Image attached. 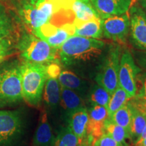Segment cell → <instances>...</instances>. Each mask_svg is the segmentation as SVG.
<instances>
[{
	"mask_svg": "<svg viewBox=\"0 0 146 146\" xmlns=\"http://www.w3.org/2000/svg\"><path fill=\"white\" fill-rule=\"evenodd\" d=\"M35 36L46 41L51 47L58 49L71 36L74 35L73 23L56 25L49 22L33 31Z\"/></svg>",
	"mask_w": 146,
	"mask_h": 146,
	"instance_id": "cell-7",
	"label": "cell"
},
{
	"mask_svg": "<svg viewBox=\"0 0 146 146\" xmlns=\"http://www.w3.org/2000/svg\"><path fill=\"white\" fill-rule=\"evenodd\" d=\"M129 100H131V98H129L127 93L120 85H118L117 89L111 95L110 99L107 106L109 118L118 109L125 105Z\"/></svg>",
	"mask_w": 146,
	"mask_h": 146,
	"instance_id": "cell-21",
	"label": "cell"
},
{
	"mask_svg": "<svg viewBox=\"0 0 146 146\" xmlns=\"http://www.w3.org/2000/svg\"><path fill=\"white\" fill-rule=\"evenodd\" d=\"M131 106L132 110V118H131L129 133H130V137H132L136 141L141 134L146 124V115L131 105Z\"/></svg>",
	"mask_w": 146,
	"mask_h": 146,
	"instance_id": "cell-24",
	"label": "cell"
},
{
	"mask_svg": "<svg viewBox=\"0 0 146 146\" xmlns=\"http://www.w3.org/2000/svg\"><path fill=\"white\" fill-rule=\"evenodd\" d=\"M91 4L101 18L128 12L133 0H91Z\"/></svg>",
	"mask_w": 146,
	"mask_h": 146,
	"instance_id": "cell-13",
	"label": "cell"
},
{
	"mask_svg": "<svg viewBox=\"0 0 146 146\" xmlns=\"http://www.w3.org/2000/svg\"><path fill=\"white\" fill-rule=\"evenodd\" d=\"M135 97L138 98V99L143 100V101L146 102V75L145 76V78H144L143 85H142L141 90L139 92V94L137 95H136Z\"/></svg>",
	"mask_w": 146,
	"mask_h": 146,
	"instance_id": "cell-31",
	"label": "cell"
},
{
	"mask_svg": "<svg viewBox=\"0 0 146 146\" xmlns=\"http://www.w3.org/2000/svg\"><path fill=\"white\" fill-rule=\"evenodd\" d=\"M131 99H132V101L129 102V103L132 106L135 108L136 109H137L140 112H143V114L146 115V102L138 99L135 97L131 98Z\"/></svg>",
	"mask_w": 146,
	"mask_h": 146,
	"instance_id": "cell-30",
	"label": "cell"
},
{
	"mask_svg": "<svg viewBox=\"0 0 146 146\" xmlns=\"http://www.w3.org/2000/svg\"><path fill=\"white\" fill-rule=\"evenodd\" d=\"M60 104L67 115L85 108L83 98L76 91L60 87Z\"/></svg>",
	"mask_w": 146,
	"mask_h": 146,
	"instance_id": "cell-17",
	"label": "cell"
},
{
	"mask_svg": "<svg viewBox=\"0 0 146 146\" xmlns=\"http://www.w3.org/2000/svg\"><path fill=\"white\" fill-rule=\"evenodd\" d=\"M14 31V27L11 19L3 7L0 4V43L10 41V37Z\"/></svg>",
	"mask_w": 146,
	"mask_h": 146,
	"instance_id": "cell-27",
	"label": "cell"
},
{
	"mask_svg": "<svg viewBox=\"0 0 146 146\" xmlns=\"http://www.w3.org/2000/svg\"><path fill=\"white\" fill-rule=\"evenodd\" d=\"M60 87H64L82 94L86 90V83H84L78 76L70 70H62L58 76Z\"/></svg>",
	"mask_w": 146,
	"mask_h": 146,
	"instance_id": "cell-20",
	"label": "cell"
},
{
	"mask_svg": "<svg viewBox=\"0 0 146 146\" xmlns=\"http://www.w3.org/2000/svg\"><path fill=\"white\" fill-rule=\"evenodd\" d=\"M70 8L74 14V21L84 22L100 17L91 3H85L80 0H72Z\"/></svg>",
	"mask_w": 146,
	"mask_h": 146,
	"instance_id": "cell-19",
	"label": "cell"
},
{
	"mask_svg": "<svg viewBox=\"0 0 146 146\" xmlns=\"http://www.w3.org/2000/svg\"><path fill=\"white\" fill-rule=\"evenodd\" d=\"M89 122L88 110L85 108L77 110L69 115L68 127L81 143L87 135V125Z\"/></svg>",
	"mask_w": 146,
	"mask_h": 146,
	"instance_id": "cell-15",
	"label": "cell"
},
{
	"mask_svg": "<svg viewBox=\"0 0 146 146\" xmlns=\"http://www.w3.org/2000/svg\"><path fill=\"white\" fill-rule=\"evenodd\" d=\"M105 45L103 41L78 35L70 36L58 50L60 60L64 64L87 61L102 54Z\"/></svg>",
	"mask_w": 146,
	"mask_h": 146,
	"instance_id": "cell-1",
	"label": "cell"
},
{
	"mask_svg": "<svg viewBox=\"0 0 146 146\" xmlns=\"http://www.w3.org/2000/svg\"><path fill=\"white\" fill-rule=\"evenodd\" d=\"M42 98L50 108L54 109L60 104V85L58 78L48 77L45 82Z\"/></svg>",
	"mask_w": 146,
	"mask_h": 146,
	"instance_id": "cell-18",
	"label": "cell"
},
{
	"mask_svg": "<svg viewBox=\"0 0 146 146\" xmlns=\"http://www.w3.org/2000/svg\"><path fill=\"white\" fill-rule=\"evenodd\" d=\"M94 146H123L108 135L104 133L94 141Z\"/></svg>",
	"mask_w": 146,
	"mask_h": 146,
	"instance_id": "cell-28",
	"label": "cell"
},
{
	"mask_svg": "<svg viewBox=\"0 0 146 146\" xmlns=\"http://www.w3.org/2000/svg\"><path fill=\"white\" fill-rule=\"evenodd\" d=\"M131 118H132V110L131 105L129 104V102H127L125 105L115 112L109 119L116 125L125 128L129 133Z\"/></svg>",
	"mask_w": 146,
	"mask_h": 146,
	"instance_id": "cell-22",
	"label": "cell"
},
{
	"mask_svg": "<svg viewBox=\"0 0 146 146\" xmlns=\"http://www.w3.org/2000/svg\"><path fill=\"white\" fill-rule=\"evenodd\" d=\"M103 35L118 43L125 42L130 30L129 14L110 16L102 18Z\"/></svg>",
	"mask_w": 146,
	"mask_h": 146,
	"instance_id": "cell-10",
	"label": "cell"
},
{
	"mask_svg": "<svg viewBox=\"0 0 146 146\" xmlns=\"http://www.w3.org/2000/svg\"><path fill=\"white\" fill-rule=\"evenodd\" d=\"M89 122L87 135L95 140L104 133L105 124L109 118L107 108L102 106H92L88 110Z\"/></svg>",
	"mask_w": 146,
	"mask_h": 146,
	"instance_id": "cell-12",
	"label": "cell"
},
{
	"mask_svg": "<svg viewBox=\"0 0 146 146\" xmlns=\"http://www.w3.org/2000/svg\"><path fill=\"white\" fill-rule=\"evenodd\" d=\"M134 146H146V138L141 140V141L135 142Z\"/></svg>",
	"mask_w": 146,
	"mask_h": 146,
	"instance_id": "cell-33",
	"label": "cell"
},
{
	"mask_svg": "<svg viewBox=\"0 0 146 146\" xmlns=\"http://www.w3.org/2000/svg\"><path fill=\"white\" fill-rule=\"evenodd\" d=\"M129 11L133 43L140 50L146 51V14L136 5H131Z\"/></svg>",
	"mask_w": 146,
	"mask_h": 146,
	"instance_id": "cell-11",
	"label": "cell"
},
{
	"mask_svg": "<svg viewBox=\"0 0 146 146\" xmlns=\"http://www.w3.org/2000/svg\"><path fill=\"white\" fill-rule=\"evenodd\" d=\"M139 68L135 64L130 52L126 51L120 59L118 69V84L125 90L129 98L137 95V76Z\"/></svg>",
	"mask_w": 146,
	"mask_h": 146,
	"instance_id": "cell-8",
	"label": "cell"
},
{
	"mask_svg": "<svg viewBox=\"0 0 146 146\" xmlns=\"http://www.w3.org/2000/svg\"><path fill=\"white\" fill-rule=\"evenodd\" d=\"M81 141L70 127L63 128L55 138L53 146H80Z\"/></svg>",
	"mask_w": 146,
	"mask_h": 146,
	"instance_id": "cell-25",
	"label": "cell"
},
{
	"mask_svg": "<svg viewBox=\"0 0 146 146\" xmlns=\"http://www.w3.org/2000/svg\"><path fill=\"white\" fill-rule=\"evenodd\" d=\"M111 95L106 89L98 84L91 89L89 94V100L92 106H102L107 108L108 104L110 99Z\"/></svg>",
	"mask_w": 146,
	"mask_h": 146,
	"instance_id": "cell-26",
	"label": "cell"
},
{
	"mask_svg": "<svg viewBox=\"0 0 146 146\" xmlns=\"http://www.w3.org/2000/svg\"><path fill=\"white\" fill-rule=\"evenodd\" d=\"M42 1V0H32V3H35L37 2V1Z\"/></svg>",
	"mask_w": 146,
	"mask_h": 146,
	"instance_id": "cell-36",
	"label": "cell"
},
{
	"mask_svg": "<svg viewBox=\"0 0 146 146\" xmlns=\"http://www.w3.org/2000/svg\"><path fill=\"white\" fill-rule=\"evenodd\" d=\"M47 64L24 61L21 63L22 93L29 104L39 106L41 104L45 82L48 78Z\"/></svg>",
	"mask_w": 146,
	"mask_h": 146,
	"instance_id": "cell-2",
	"label": "cell"
},
{
	"mask_svg": "<svg viewBox=\"0 0 146 146\" xmlns=\"http://www.w3.org/2000/svg\"><path fill=\"white\" fill-rule=\"evenodd\" d=\"M23 100L21 63L17 60L0 64V108L11 106Z\"/></svg>",
	"mask_w": 146,
	"mask_h": 146,
	"instance_id": "cell-3",
	"label": "cell"
},
{
	"mask_svg": "<svg viewBox=\"0 0 146 146\" xmlns=\"http://www.w3.org/2000/svg\"><path fill=\"white\" fill-rule=\"evenodd\" d=\"M24 61L37 64L58 62V49L51 47L46 41L35 35H26L18 45Z\"/></svg>",
	"mask_w": 146,
	"mask_h": 146,
	"instance_id": "cell-5",
	"label": "cell"
},
{
	"mask_svg": "<svg viewBox=\"0 0 146 146\" xmlns=\"http://www.w3.org/2000/svg\"><path fill=\"white\" fill-rule=\"evenodd\" d=\"M52 127L45 111L40 114L39 121L35 133L33 144L35 146H53L55 141Z\"/></svg>",
	"mask_w": 146,
	"mask_h": 146,
	"instance_id": "cell-14",
	"label": "cell"
},
{
	"mask_svg": "<svg viewBox=\"0 0 146 146\" xmlns=\"http://www.w3.org/2000/svg\"><path fill=\"white\" fill-rule=\"evenodd\" d=\"M146 138V124L145 125V127H144L143 129V131H142L141 134L140 135V136L139 137V138L137 139L136 140L135 142H139V141H141V140L144 139Z\"/></svg>",
	"mask_w": 146,
	"mask_h": 146,
	"instance_id": "cell-32",
	"label": "cell"
},
{
	"mask_svg": "<svg viewBox=\"0 0 146 146\" xmlns=\"http://www.w3.org/2000/svg\"><path fill=\"white\" fill-rule=\"evenodd\" d=\"M80 1H83V2H85V3H90V0H80Z\"/></svg>",
	"mask_w": 146,
	"mask_h": 146,
	"instance_id": "cell-35",
	"label": "cell"
},
{
	"mask_svg": "<svg viewBox=\"0 0 146 146\" xmlns=\"http://www.w3.org/2000/svg\"><path fill=\"white\" fill-rule=\"evenodd\" d=\"M120 52L118 47L111 50L106 58L104 62L97 74L98 84L112 95L119 85L118 69L120 64Z\"/></svg>",
	"mask_w": 146,
	"mask_h": 146,
	"instance_id": "cell-6",
	"label": "cell"
},
{
	"mask_svg": "<svg viewBox=\"0 0 146 146\" xmlns=\"http://www.w3.org/2000/svg\"><path fill=\"white\" fill-rule=\"evenodd\" d=\"M137 1L140 6L146 10V0H137Z\"/></svg>",
	"mask_w": 146,
	"mask_h": 146,
	"instance_id": "cell-34",
	"label": "cell"
},
{
	"mask_svg": "<svg viewBox=\"0 0 146 146\" xmlns=\"http://www.w3.org/2000/svg\"><path fill=\"white\" fill-rule=\"evenodd\" d=\"M74 35L99 39L103 35L102 20L96 17L87 21H74Z\"/></svg>",
	"mask_w": 146,
	"mask_h": 146,
	"instance_id": "cell-16",
	"label": "cell"
},
{
	"mask_svg": "<svg viewBox=\"0 0 146 146\" xmlns=\"http://www.w3.org/2000/svg\"><path fill=\"white\" fill-rule=\"evenodd\" d=\"M12 53V44L10 41H5L0 43V64L3 62Z\"/></svg>",
	"mask_w": 146,
	"mask_h": 146,
	"instance_id": "cell-29",
	"label": "cell"
},
{
	"mask_svg": "<svg viewBox=\"0 0 146 146\" xmlns=\"http://www.w3.org/2000/svg\"><path fill=\"white\" fill-rule=\"evenodd\" d=\"M72 0H42L25 5L22 16L27 25L34 31L49 23L55 14L64 8H69Z\"/></svg>",
	"mask_w": 146,
	"mask_h": 146,
	"instance_id": "cell-4",
	"label": "cell"
},
{
	"mask_svg": "<svg viewBox=\"0 0 146 146\" xmlns=\"http://www.w3.org/2000/svg\"><path fill=\"white\" fill-rule=\"evenodd\" d=\"M104 133L108 135L123 146L127 145L126 140L130 137V135L127 129L114 123L109 118L105 124Z\"/></svg>",
	"mask_w": 146,
	"mask_h": 146,
	"instance_id": "cell-23",
	"label": "cell"
},
{
	"mask_svg": "<svg viewBox=\"0 0 146 146\" xmlns=\"http://www.w3.org/2000/svg\"><path fill=\"white\" fill-rule=\"evenodd\" d=\"M22 130V118L16 110H0V146H9Z\"/></svg>",
	"mask_w": 146,
	"mask_h": 146,
	"instance_id": "cell-9",
	"label": "cell"
}]
</instances>
